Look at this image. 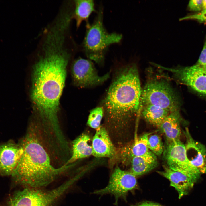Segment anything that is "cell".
<instances>
[{
  "label": "cell",
  "mask_w": 206,
  "mask_h": 206,
  "mask_svg": "<svg viewBox=\"0 0 206 206\" xmlns=\"http://www.w3.org/2000/svg\"><path fill=\"white\" fill-rule=\"evenodd\" d=\"M33 52L31 97L35 111L43 124L54 136L62 133L58 118L59 100L64 87L67 68L78 50L77 44L65 35L49 33L39 37Z\"/></svg>",
  "instance_id": "obj_1"
},
{
  "label": "cell",
  "mask_w": 206,
  "mask_h": 206,
  "mask_svg": "<svg viewBox=\"0 0 206 206\" xmlns=\"http://www.w3.org/2000/svg\"><path fill=\"white\" fill-rule=\"evenodd\" d=\"M142 90L137 67L130 63L118 69L102 101L105 128L116 144H121L125 127L139 112Z\"/></svg>",
  "instance_id": "obj_2"
},
{
  "label": "cell",
  "mask_w": 206,
  "mask_h": 206,
  "mask_svg": "<svg viewBox=\"0 0 206 206\" xmlns=\"http://www.w3.org/2000/svg\"><path fill=\"white\" fill-rule=\"evenodd\" d=\"M20 144L23 153L12 175L17 183L25 187L42 188L66 173L72 167V164H64L56 168L52 165L49 156L34 126L29 128Z\"/></svg>",
  "instance_id": "obj_3"
},
{
  "label": "cell",
  "mask_w": 206,
  "mask_h": 206,
  "mask_svg": "<svg viewBox=\"0 0 206 206\" xmlns=\"http://www.w3.org/2000/svg\"><path fill=\"white\" fill-rule=\"evenodd\" d=\"M93 22L86 24V31L79 47L86 56L97 64L102 65L110 46L120 43L122 34L108 31L104 24V9L100 4Z\"/></svg>",
  "instance_id": "obj_4"
},
{
  "label": "cell",
  "mask_w": 206,
  "mask_h": 206,
  "mask_svg": "<svg viewBox=\"0 0 206 206\" xmlns=\"http://www.w3.org/2000/svg\"><path fill=\"white\" fill-rule=\"evenodd\" d=\"M77 179L75 176L50 190L25 187L14 193L7 200L5 206H54Z\"/></svg>",
  "instance_id": "obj_5"
},
{
  "label": "cell",
  "mask_w": 206,
  "mask_h": 206,
  "mask_svg": "<svg viewBox=\"0 0 206 206\" xmlns=\"http://www.w3.org/2000/svg\"><path fill=\"white\" fill-rule=\"evenodd\" d=\"M154 105L170 112L179 110L180 102L170 85L164 80H149L142 90L140 106Z\"/></svg>",
  "instance_id": "obj_6"
},
{
  "label": "cell",
  "mask_w": 206,
  "mask_h": 206,
  "mask_svg": "<svg viewBox=\"0 0 206 206\" xmlns=\"http://www.w3.org/2000/svg\"><path fill=\"white\" fill-rule=\"evenodd\" d=\"M136 177L130 171L115 168L111 175L108 185L104 188L95 191L92 194L100 195L110 194L113 196L116 205L119 199L126 200L127 194L137 186Z\"/></svg>",
  "instance_id": "obj_7"
},
{
  "label": "cell",
  "mask_w": 206,
  "mask_h": 206,
  "mask_svg": "<svg viewBox=\"0 0 206 206\" xmlns=\"http://www.w3.org/2000/svg\"><path fill=\"white\" fill-rule=\"evenodd\" d=\"M71 74L74 84L82 88L92 87L102 84L110 77L108 72L99 76L92 61L79 57L72 62Z\"/></svg>",
  "instance_id": "obj_8"
},
{
  "label": "cell",
  "mask_w": 206,
  "mask_h": 206,
  "mask_svg": "<svg viewBox=\"0 0 206 206\" xmlns=\"http://www.w3.org/2000/svg\"><path fill=\"white\" fill-rule=\"evenodd\" d=\"M163 154L165 165L170 168L189 174L201 175L190 163L185 144L180 140L166 141Z\"/></svg>",
  "instance_id": "obj_9"
},
{
  "label": "cell",
  "mask_w": 206,
  "mask_h": 206,
  "mask_svg": "<svg viewBox=\"0 0 206 206\" xmlns=\"http://www.w3.org/2000/svg\"><path fill=\"white\" fill-rule=\"evenodd\" d=\"M155 66L171 72L181 84L206 96V67L196 64L190 66L174 68L157 64Z\"/></svg>",
  "instance_id": "obj_10"
},
{
  "label": "cell",
  "mask_w": 206,
  "mask_h": 206,
  "mask_svg": "<svg viewBox=\"0 0 206 206\" xmlns=\"http://www.w3.org/2000/svg\"><path fill=\"white\" fill-rule=\"evenodd\" d=\"M163 167V171L157 172L169 180L170 185L178 192L179 199L188 194L201 176L175 171L165 165Z\"/></svg>",
  "instance_id": "obj_11"
},
{
  "label": "cell",
  "mask_w": 206,
  "mask_h": 206,
  "mask_svg": "<svg viewBox=\"0 0 206 206\" xmlns=\"http://www.w3.org/2000/svg\"><path fill=\"white\" fill-rule=\"evenodd\" d=\"M20 144L11 141L0 145V172L3 175H12L23 153Z\"/></svg>",
  "instance_id": "obj_12"
},
{
  "label": "cell",
  "mask_w": 206,
  "mask_h": 206,
  "mask_svg": "<svg viewBox=\"0 0 206 206\" xmlns=\"http://www.w3.org/2000/svg\"><path fill=\"white\" fill-rule=\"evenodd\" d=\"M92 154L97 157L116 158L117 150L105 127L96 129L92 141Z\"/></svg>",
  "instance_id": "obj_13"
},
{
  "label": "cell",
  "mask_w": 206,
  "mask_h": 206,
  "mask_svg": "<svg viewBox=\"0 0 206 206\" xmlns=\"http://www.w3.org/2000/svg\"><path fill=\"white\" fill-rule=\"evenodd\" d=\"M184 133L186 138L185 144L187 158L190 163L201 174L206 173V147L192 137L188 128Z\"/></svg>",
  "instance_id": "obj_14"
},
{
  "label": "cell",
  "mask_w": 206,
  "mask_h": 206,
  "mask_svg": "<svg viewBox=\"0 0 206 206\" xmlns=\"http://www.w3.org/2000/svg\"><path fill=\"white\" fill-rule=\"evenodd\" d=\"M150 133L144 134L136 137L134 140L120 148L117 151L116 158L124 163L130 162L134 157L143 155L148 152V137Z\"/></svg>",
  "instance_id": "obj_15"
},
{
  "label": "cell",
  "mask_w": 206,
  "mask_h": 206,
  "mask_svg": "<svg viewBox=\"0 0 206 206\" xmlns=\"http://www.w3.org/2000/svg\"><path fill=\"white\" fill-rule=\"evenodd\" d=\"M182 120L179 110L170 112L165 118L159 128L165 135L166 141L180 140Z\"/></svg>",
  "instance_id": "obj_16"
},
{
  "label": "cell",
  "mask_w": 206,
  "mask_h": 206,
  "mask_svg": "<svg viewBox=\"0 0 206 206\" xmlns=\"http://www.w3.org/2000/svg\"><path fill=\"white\" fill-rule=\"evenodd\" d=\"M130 163V171L136 177L150 172L158 165L157 156L150 150L143 155L133 157Z\"/></svg>",
  "instance_id": "obj_17"
},
{
  "label": "cell",
  "mask_w": 206,
  "mask_h": 206,
  "mask_svg": "<svg viewBox=\"0 0 206 206\" xmlns=\"http://www.w3.org/2000/svg\"><path fill=\"white\" fill-rule=\"evenodd\" d=\"M89 136L83 134L72 142V153L70 157L64 164H70L76 160L89 157L92 154V145H90Z\"/></svg>",
  "instance_id": "obj_18"
},
{
  "label": "cell",
  "mask_w": 206,
  "mask_h": 206,
  "mask_svg": "<svg viewBox=\"0 0 206 206\" xmlns=\"http://www.w3.org/2000/svg\"><path fill=\"white\" fill-rule=\"evenodd\" d=\"M73 19L75 21L77 29L80 26L82 22L85 21L86 24L89 23L88 19L96 10L94 1L92 0H75Z\"/></svg>",
  "instance_id": "obj_19"
},
{
  "label": "cell",
  "mask_w": 206,
  "mask_h": 206,
  "mask_svg": "<svg viewBox=\"0 0 206 206\" xmlns=\"http://www.w3.org/2000/svg\"><path fill=\"white\" fill-rule=\"evenodd\" d=\"M142 114L148 122L158 128L170 113L161 108L152 105L142 106Z\"/></svg>",
  "instance_id": "obj_20"
},
{
  "label": "cell",
  "mask_w": 206,
  "mask_h": 206,
  "mask_svg": "<svg viewBox=\"0 0 206 206\" xmlns=\"http://www.w3.org/2000/svg\"><path fill=\"white\" fill-rule=\"evenodd\" d=\"M104 116L103 108L100 106L92 109L88 118L87 124L90 127L97 129L100 126L101 120Z\"/></svg>",
  "instance_id": "obj_21"
},
{
  "label": "cell",
  "mask_w": 206,
  "mask_h": 206,
  "mask_svg": "<svg viewBox=\"0 0 206 206\" xmlns=\"http://www.w3.org/2000/svg\"><path fill=\"white\" fill-rule=\"evenodd\" d=\"M148 140L149 150L156 156H161L163 153L164 148L161 137L156 134L150 135Z\"/></svg>",
  "instance_id": "obj_22"
},
{
  "label": "cell",
  "mask_w": 206,
  "mask_h": 206,
  "mask_svg": "<svg viewBox=\"0 0 206 206\" xmlns=\"http://www.w3.org/2000/svg\"><path fill=\"white\" fill-rule=\"evenodd\" d=\"M193 20L201 23L206 24V8L197 13L190 14L180 18L179 20Z\"/></svg>",
  "instance_id": "obj_23"
},
{
  "label": "cell",
  "mask_w": 206,
  "mask_h": 206,
  "mask_svg": "<svg viewBox=\"0 0 206 206\" xmlns=\"http://www.w3.org/2000/svg\"><path fill=\"white\" fill-rule=\"evenodd\" d=\"M189 10L199 12L203 9V0H191L188 5Z\"/></svg>",
  "instance_id": "obj_24"
},
{
  "label": "cell",
  "mask_w": 206,
  "mask_h": 206,
  "mask_svg": "<svg viewBox=\"0 0 206 206\" xmlns=\"http://www.w3.org/2000/svg\"><path fill=\"white\" fill-rule=\"evenodd\" d=\"M196 64L206 67V37L202 49Z\"/></svg>",
  "instance_id": "obj_25"
},
{
  "label": "cell",
  "mask_w": 206,
  "mask_h": 206,
  "mask_svg": "<svg viewBox=\"0 0 206 206\" xmlns=\"http://www.w3.org/2000/svg\"><path fill=\"white\" fill-rule=\"evenodd\" d=\"M133 206H163L158 203L150 201H144L138 203Z\"/></svg>",
  "instance_id": "obj_26"
},
{
  "label": "cell",
  "mask_w": 206,
  "mask_h": 206,
  "mask_svg": "<svg viewBox=\"0 0 206 206\" xmlns=\"http://www.w3.org/2000/svg\"><path fill=\"white\" fill-rule=\"evenodd\" d=\"M204 4L205 6L206 7V0H205L204 1Z\"/></svg>",
  "instance_id": "obj_27"
}]
</instances>
